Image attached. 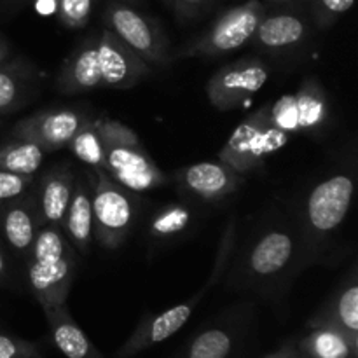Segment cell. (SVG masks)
I'll list each match as a JSON object with an SVG mask.
<instances>
[{
	"instance_id": "6da1fadb",
	"label": "cell",
	"mask_w": 358,
	"mask_h": 358,
	"mask_svg": "<svg viewBox=\"0 0 358 358\" xmlns=\"http://www.w3.org/2000/svg\"><path fill=\"white\" fill-rule=\"evenodd\" d=\"M304 247L299 227L275 222L252 238L248 247L231 257L229 285L254 292H273L289 282L304 264Z\"/></svg>"
},
{
	"instance_id": "7a4b0ae2",
	"label": "cell",
	"mask_w": 358,
	"mask_h": 358,
	"mask_svg": "<svg viewBox=\"0 0 358 358\" xmlns=\"http://www.w3.org/2000/svg\"><path fill=\"white\" fill-rule=\"evenodd\" d=\"M236 219H229L226 229H224L222 238L219 241V247H217L215 254V262H213V268L210 271L208 280L205 282V285L198 290L192 297L182 301V303L175 304V306L168 308V310L161 311L157 315H149L147 318H143L140 322L138 327L133 331V334L129 336L128 341L121 346V350L117 352L119 358H129L135 357L136 353L143 352L147 348H152V346L159 345V343L166 341L171 336L177 334L185 324H187L189 318L192 317L196 308L199 306L203 299L210 294V290L215 289V285H219L220 280L227 275V268L231 264V257H233L234 250H236Z\"/></svg>"
},
{
	"instance_id": "3957f363",
	"label": "cell",
	"mask_w": 358,
	"mask_h": 358,
	"mask_svg": "<svg viewBox=\"0 0 358 358\" xmlns=\"http://www.w3.org/2000/svg\"><path fill=\"white\" fill-rule=\"evenodd\" d=\"M355 192V178L350 171H336L318 182L303 205L297 227L304 247V261L313 262L327 247L346 220Z\"/></svg>"
},
{
	"instance_id": "277c9868",
	"label": "cell",
	"mask_w": 358,
	"mask_h": 358,
	"mask_svg": "<svg viewBox=\"0 0 358 358\" xmlns=\"http://www.w3.org/2000/svg\"><path fill=\"white\" fill-rule=\"evenodd\" d=\"M105 147V173L128 191L140 194L168 182L156 161L150 157L138 135L124 122L110 117L96 119Z\"/></svg>"
},
{
	"instance_id": "5b68a950",
	"label": "cell",
	"mask_w": 358,
	"mask_h": 358,
	"mask_svg": "<svg viewBox=\"0 0 358 358\" xmlns=\"http://www.w3.org/2000/svg\"><path fill=\"white\" fill-rule=\"evenodd\" d=\"M93 175V236L107 250L121 247L138 219L140 201L135 192L112 180L105 171Z\"/></svg>"
},
{
	"instance_id": "8992f818",
	"label": "cell",
	"mask_w": 358,
	"mask_h": 358,
	"mask_svg": "<svg viewBox=\"0 0 358 358\" xmlns=\"http://www.w3.org/2000/svg\"><path fill=\"white\" fill-rule=\"evenodd\" d=\"M266 9L261 0H247L220 14L203 34L178 51V58H217L250 44Z\"/></svg>"
},
{
	"instance_id": "52a82bcc",
	"label": "cell",
	"mask_w": 358,
	"mask_h": 358,
	"mask_svg": "<svg viewBox=\"0 0 358 358\" xmlns=\"http://www.w3.org/2000/svg\"><path fill=\"white\" fill-rule=\"evenodd\" d=\"M101 17L105 28L117 35L149 66H168L173 62L170 42L156 20L121 0H110L103 7Z\"/></svg>"
},
{
	"instance_id": "ba28073f",
	"label": "cell",
	"mask_w": 358,
	"mask_h": 358,
	"mask_svg": "<svg viewBox=\"0 0 358 358\" xmlns=\"http://www.w3.org/2000/svg\"><path fill=\"white\" fill-rule=\"evenodd\" d=\"M290 138L292 136L269 122L261 107L236 126L219 152V159L245 175L261 166L271 154L285 147Z\"/></svg>"
},
{
	"instance_id": "9c48e42d",
	"label": "cell",
	"mask_w": 358,
	"mask_h": 358,
	"mask_svg": "<svg viewBox=\"0 0 358 358\" xmlns=\"http://www.w3.org/2000/svg\"><path fill=\"white\" fill-rule=\"evenodd\" d=\"M266 117L287 135H317L331 121V101L317 79H308L299 90L264 105Z\"/></svg>"
},
{
	"instance_id": "30bf717a",
	"label": "cell",
	"mask_w": 358,
	"mask_h": 358,
	"mask_svg": "<svg viewBox=\"0 0 358 358\" xmlns=\"http://www.w3.org/2000/svg\"><path fill=\"white\" fill-rule=\"evenodd\" d=\"M268 79V63L255 56H248L217 70L206 84V94L217 110L227 112L254 98L266 86Z\"/></svg>"
},
{
	"instance_id": "8fae6325",
	"label": "cell",
	"mask_w": 358,
	"mask_h": 358,
	"mask_svg": "<svg viewBox=\"0 0 358 358\" xmlns=\"http://www.w3.org/2000/svg\"><path fill=\"white\" fill-rule=\"evenodd\" d=\"M90 115L76 108H48L21 119L13 128V138L28 140L45 152L69 145L77 131L90 121Z\"/></svg>"
},
{
	"instance_id": "7c38bea8",
	"label": "cell",
	"mask_w": 358,
	"mask_h": 358,
	"mask_svg": "<svg viewBox=\"0 0 358 358\" xmlns=\"http://www.w3.org/2000/svg\"><path fill=\"white\" fill-rule=\"evenodd\" d=\"M182 194L192 201L219 203L233 196L243 184V175L222 161H201L175 173Z\"/></svg>"
},
{
	"instance_id": "4fadbf2b",
	"label": "cell",
	"mask_w": 358,
	"mask_h": 358,
	"mask_svg": "<svg viewBox=\"0 0 358 358\" xmlns=\"http://www.w3.org/2000/svg\"><path fill=\"white\" fill-rule=\"evenodd\" d=\"M96 52L103 87L129 90L150 73V66L105 27L96 34Z\"/></svg>"
},
{
	"instance_id": "5bb4252c",
	"label": "cell",
	"mask_w": 358,
	"mask_h": 358,
	"mask_svg": "<svg viewBox=\"0 0 358 358\" xmlns=\"http://www.w3.org/2000/svg\"><path fill=\"white\" fill-rule=\"evenodd\" d=\"M77 255L79 254H72L56 262L27 261L28 287L42 310H49V308L66 303V297H69L77 269H79Z\"/></svg>"
},
{
	"instance_id": "9a60e30c",
	"label": "cell",
	"mask_w": 358,
	"mask_h": 358,
	"mask_svg": "<svg viewBox=\"0 0 358 358\" xmlns=\"http://www.w3.org/2000/svg\"><path fill=\"white\" fill-rule=\"evenodd\" d=\"M77 173L69 164H56L31 187L41 226H62Z\"/></svg>"
},
{
	"instance_id": "2e32d148",
	"label": "cell",
	"mask_w": 358,
	"mask_h": 358,
	"mask_svg": "<svg viewBox=\"0 0 358 358\" xmlns=\"http://www.w3.org/2000/svg\"><path fill=\"white\" fill-rule=\"evenodd\" d=\"M310 31L308 21L297 13L264 14L252 37V44L269 55H289L306 44Z\"/></svg>"
},
{
	"instance_id": "e0dca14e",
	"label": "cell",
	"mask_w": 358,
	"mask_h": 358,
	"mask_svg": "<svg viewBox=\"0 0 358 358\" xmlns=\"http://www.w3.org/2000/svg\"><path fill=\"white\" fill-rule=\"evenodd\" d=\"M96 34L84 38L62 65L56 77V90L59 93L80 94L103 87L98 65Z\"/></svg>"
},
{
	"instance_id": "ac0fdd59",
	"label": "cell",
	"mask_w": 358,
	"mask_h": 358,
	"mask_svg": "<svg viewBox=\"0 0 358 358\" xmlns=\"http://www.w3.org/2000/svg\"><path fill=\"white\" fill-rule=\"evenodd\" d=\"M199 208L192 201H170L161 205L147 220L145 240L150 248H161L164 245L177 243L187 236L199 222Z\"/></svg>"
},
{
	"instance_id": "d6986e66",
	"label": "cell",
	"mask_w": 358,
	"mask_h": 358,
	"mask_svg": "<svg viewBox=\"0 0 358 358\" xmlns=\"http://www.w3.org/2000/svg\"><path fill=\"white\" fill-rule=\"evenodd\" d=\"M77 254L90 255L93 241V175H77L69 208L62 224Z\"/></svg>"
},
{
	"instance_id": "ffe728a7",
	"label": "cell",
	"mask_w": 358,
	"mask_h": 358,
	"mask_svg": "<svg viewBox=\"0 0 358 358\" xmlns=\"http://www.w3.org/2000/svg\"><path fill=\"white\" fill-rule=\"evenodd\" d=\"M41 227L31 189L28 194L0 206V238L20 257H27Z\"/></svg>"
},
{
	"instance_id": "44dd1931",
	"label": "cell",
	"mask_w": 358,
	"mask_h": 358,
	"mask_svg": "<svg viewBox=\"0 0 358 358\" xmlns=\"http://www.w3.org/2000/svg\"><path fill=\"white\" fill-rule=\"evenodd\" d=\"M310 327L332 325L352 338H358V285L355 271L332 294L331 299L310 320Z\"/></svg>"
},
{
	"instance_id": "7402d4cb",
	"label": "cell",
	"mask_w": 358,
	"mask_h": 358,
	"mask_svg": "<svg viewBox=\"0 0 358 358\" xmlns=\"http://www.w3.org/2000/svg\"><path fill=\"white\" fill-rule=\"evenodd\" d=\"M52 343L65 358H103L83 329L76 324L65 304L44 310Z\"/></svg>"
},
{
	"instance_id": "603a6c76",
	"label": "cell",
	"mask_w": 358,
	"mask_h": 358,
	"mask_svg": "<svg viewBox=\"0 0 358 358\" xmlns=\"http://www.w3.org/2000/svg\"><path fill=\"white\" fill-rule=\"evenodd\" d=\"M38 77L34 65L24 59L0 65V115L10 114L23 107L34 94Z\"/></svg>"
},
{
	"instance_id": "cb8c5ba5",
	"label": "cell",
	"mask_w": 358,
	"mask_h": 358,
	"mask_svg": "<svg viewBox=\"0 0 358 358\" xmlns=\"http://www.w3.org/2000/svg\"><path fill=\"white\" fill-rule=\"evenodd\" d=\"M297 352L308 358H357L358 338L332 325H320L301 339Z\"/></svg>"
},
{
	"instance_id": "d4e9b609",
	"label": "cell",
	"mask_w": 358,
	"mask_h": 358,
	"mask_svg": "<svg viewBox=\"0 0 358 358\" xmlns=\"http://www.w3.org/2000/svg\"><path fill=\"white\" fill-rule=\"evenodd\" d=\"M45 150L28 140L13 138L0 145V170L17 175H35L44 163Z\"/></svg>"
},
{
	"instance_id": "484cf974",
	"label": "cell",
	"mask_w": 358,
	"mask_h": 358,
	"mask_svg": "<svg viewBox=\"0 0 358 358\" xmlns=\"http://www.w3.org/2000/svg\"><path fill=\"white\" fill-rule=\"evenodd\" d=\"M77 254L62 226H41L30 252L24 257L28 262H56Z\"/></svg>"
},
{
	"instance_id": "4316f807",
	"label": "cell",
	"mask_w": 358,
	"mask_h": 358,
	"mask_svg": "<svg viewBox=\"0 0 358 358\" xmlns=\"http://www.w3.org/2000/svg\"><path fill=\"white\" fill-rule=\"evenodd\" d=\"M73 156L91 171L105 170V147L96 119H90L69 142Z\"/></svg>"
},
{
	"instance_id": "83f0119b",
	"label": "cell",
	"mask_w": 358,
	"mask_h": 358,
	"mask_svg": "<svg viewBox=\"0 0 358 358\" xmlns=\"http://www.w3.org/2000/svg\"><path fill=\"white\" fill-rule=\"evenodd\" d=\"M233 334L227 329H206L192 339L187 358H227L233 350Z\"/></svg>"
},
{
	"instance_id": "f1b7e54d",
	"label": "cell",
	"mask_w": 358,
	"mask_h": 358,
	"mask_svg": "<svg viewBox=\"0 0 358 358\" xmlns=\"http://www.w3.org/2000/svg\"><path fill=\"white\" fill-rule=\"evenodd\" d=\"M94 0H56L55 13L59 24L79 30L90 23Z\"/></svg>"
},
{
	"instance_id": "f546056e",
	"label": "cell",
	"mask_w": 358,
	"mask_h": 358,
	"mask_svg": "<svg viewBox=\"0 0 358 358\" xmlns=\"http://www.w3.org/2000/svg\"><path fill=\"white\" fill-rule=\"evenodd\" d=\"M311 9V16L318 28L332 27L343 14L348 13L355 0H308Z\"/></svg>"
},
{
	"instance_id": "4dcf8cb0",
	"label": "cell",
	"mask_w": 358,
	"mask_h": 358,
	"mask_svg": "<svg viewBox=\"0 0 358 358\" xmlns=\"http://www.w3.org/2000/svg\"><path fill=\"white\" fill-rule=\"evenodd\" d=\"M34 184V175H17L13 171L0 170V206L28 194Z\"/></svg>"
},
{
	"instance_id": "1f68e13d",
	"label": "cell",
	"mask_w": 358,
	"mask_h": 358,
	"mask_svg": "<svg viewBox=\"0 0 358 358\" xmlns=\"http://www.w3.org/2000/svg\"><path fill=\"white\" fill-rule=\"evenodd\" d=\"M0 358H42V355L31 341L0 334Z\"/></svg>"
},
{
	"instance_id": "d6a6232c",
	"label": "cell",
	"mask_w": 358,
	"mask_h": 358,
	"mask_svg": "<svg viewBox=\"0 0 358 358\" xmlns=\"http://www.w3.org/2000/svg\"><path fill=\"white\" fill-rule=\"evenodd\" d=\"M213 0H171V9L177 13L180 20H194L208 10Z\"/></svg>"
},
{
	"instance_id": "836d02e7",
	"label": "cell",
	"mask_w": 358,
	"mask_h": 358,
	"mask_svg": "<svg viewBox=\"0 0 358 358\" xmlns=\"http://www.w3.org/2000/svg\"><path fill=\"white\" fill-rule=\"evenodd\" d=\"M7 276H9V259H7L6 247H3V241L0 238V283L6 282Z\"/></svg>"
},
{
	"instance_id": "e575fe53",
	"label": "cell",
	"mask_w": 358,
	"mask_h": 358,
	"mask_svg": "<svg viewBox=\"0 0 358 358\" xmlns=\"http://www.w3.org/2000/svg\"><path fill=\"white\" fill-rule=\"evenodd\" d=\"M27 2H30V0H0V10L3 14L17 13Z\"/></svg>"
},
{
	"instance_id": "d590c367",
	"label": "cell",
	"mask_w": 358,
	"mask_h": 358,
	"mask_svg": "<svg viewBox=\"0 0 358 358\" xmlns=\"http://www.w3.org/2000/svg\"><path fill=\"white\" fill-rule=\"evenodd\" d=\"M296 352H297V346L294 345V343H285L282 348H278L276 352L269 353V355H266L264 358H290Z\"/></svg>"
},
{
	"instance_id": "8d00e7d4",
	"label": "cell",
	"mask_w": 358,
	"mask_h": 358,
	"mask_svg": "<svg viewBox=\"0 0 358 358\" xmlns=\"http://www.w3.org/2000/svg\"><path fill=\"white\" fill-rule=\"evenodd\" d=\"M9 41H7L6 37H3L2 34H0V65H2L3 62L7 59V56H9Z\"/></svg>"
},
{
	"instance_id": "74e56055",
	"label": "cell",
	"mask_w": 358,
	"mask_h": 358,
	"mask_svg": "<svg viewBox=\"0 0 358 358\" xmlns=\"http://www.w3.org/2000/svg\"><path fill=\"white\" fill-rule=\"evenodd\" d=\"M266 2H273V3H282V6H297V3L308 2V0H266Z\"/></svg>"
},
{
	"instance_id": "f35d334b",
	"label": "cell",
	"mask_w": 358,
	"mask_h": 358,
	"mask_svg": "<svg viewBox=\"0 0 358 358\" xmlns=\"http://www.w3.org/2000/svg\"><path fill=\"white\" fill-rule=\"evenodd\" d=\"M121 2L129 3V6H131V3H140V2H143V0H121Z\"/></svg>"
},
{
	"instance_id": "ab89813d",
	"label": "cell",
	"mask_w": 358,
	"mask_h": 358,
	"mask_svg": "<svg viewBox=\"0 0 358 358\" xmlns=\"http://www.w3.org/2000/svg\"><path fill=\"white\" fill-rule=\"evenodd\" d=\"M164 3H166L168 7H171V0H164Z\"/></svg>"
},
{
	"instance_id": "60d3db41",
	"label": "cell",
	"mask_w": 358,
	"mask_h": 358,
	"mask_svg": "<svg viewBox=\"0 0 358 358\" xmlns=\"http://www.w3.org/2000/svg\"><path fill=\"white\" fill-rule=\"evenodd\" d=\"M297 358H308V357H304V355H301V353H297Z\"/></svg>"
},
{
	"instance_id": "b9f144b4",
	"label": "cell",
	"mask_w": 358,
	"mask_h": 358,
	"mask_svg": "<svg viewBox=\"0 0 358 358\" xmlns=\"http://www.w3.org/2000/svg\"><path fill=\"white\" fill-rule=\"evenodd\" d=\"M297 353H299V352H296V353H294V355L290 357V358H297Z\"/></svg>"
}]
</instances>
